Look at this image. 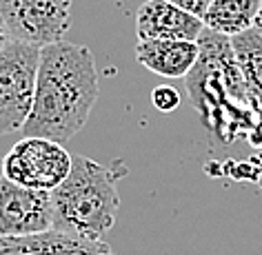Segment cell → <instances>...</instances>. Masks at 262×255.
Here are the masks:
<instances>
[{"mask_svg": "<svg viewBox=\"0 0 262 255\" xmlns=\"http://www.w3.org/2000/svg\"><path fill=\"white\" fill-rule=\"evenodd\" d=\"M205 31L202 18L180 9L169 0H147L136 11L138 40H193Z\"/></svg>", "mask_w": 262, "mask_h": 255, "instance_id": "ba28073f", "label": "cell"}, {"mask_svg": "<svg viewBox=\"0 0 262 255\" xmlns=\"http://www.w3.org/2000/svg\"><path fill=\"white\" fill-rule=\"evenodd\" d=\"M42 47L9 40L0 54V135L23 131L36 98Z\"/></svg>", "mask_w": 262, "mask_h": 255, "instance_id": "277c9868", "label": "cell"}, {"mask_svg": "<svg viewBox=\"0 0 262 255\" xmlns=\"http://www.w3.org/2000/svg\"><path fill=\"white\" fill-rule=\"evenodd\" d=\"M0 255H116L102 240H87L78 235L49 228L45 233L25 238H0Z\"/></svg>", "mask_w": 262, "mask_h": 255, "instance_id": "9c48e42d", "label": "cell"}, {"mask_svg": "<svg viewBox=\"0 0 262 255\" xmlns=\"http://www.w3.org/2000/svg\"><path fill=\"white\" fill-rule=\"evenodd\" d=\"M198 44L200 58L185 80L189 100L202 113L205 122L218 118L220 111L229 107L255 100L235 60L231 38L205 27L202 36L198 38Z\"/></svg>", "mask_w": 262, "mask_h": 255, "instance_id": "3957f363", "label": "cell"}, {"mask_svg": "<svg viewBox=\"0 0 262 255\" xmlns=\"http://www.w3.org/2000/svg\"><path fill=\"white\" fill-rule=\"evenodd\" d=\"M54 228L51 191L27 189L0 175V238H25Z\"/></svg>", "mask_w": 262, "mask_h": 255, "instance_id": "52a82bcc", "label": "cell"}, {"mask_svg": "<svg viewBox=\"0 0 262 255\" xmlns=\"http://www.w3.org/2000/svg\"><path fill=\"white\" fill-rule=\"evenodd\" d=\"M262 9V0H213L202 18L207 29L233 38L253 29Z\"/></svg>", "mask_w": 262, "mask_h": 255, "instance_id": "8fae6325", "label": "cell"}, {"mask_svg": "<svg viewBox=\"0 0 262 255\" xmlns=\"http://www.w3.org/2000/svg\"><path fill=\"white\" fill-rule=\"evenodd\" d=\"M169 3L178 5L180 9H185V11H189V14H193V16H198V18H205L209 7L213 5V0H169Z\"/></svg>", "mask_w": 262, "mask_h": 255, "instance_id": "5bb4252c", "label": "cell"}, {"mask_svg": "<svg viewBox=\"0 0 262 255\" xmlns=\"http://www.w3.org/2000/svg\"><path fill=\"white\" fill-rule=\"evenodd\" d=\"M0 20L11 40L47 47L67 36L71 0H0Z\"/></svg>", "mask_w": 262, "mask_h": 255, "instance_id": "8992f818", "label": "cell"}, {"mask_svg": "<svg viewBox=\"0 0 262 255\" xmlns=\"http://www.w3.org/2000/svg\"><path fill=\"white\" fill-rule=\"evenodd\" d=\"M9 34H7V29H5V25H3V20H0V54H3V49L9 44Z\"/></svg>", "mask_w": 262, "mask_h": 255, "instance_id": "9a60e30c", "label": "cell"}, {"mask_svg": "<svg viewBox=\"0 0 262 255\" xmlns=\"http://www.w3.org/2000/svg\"><path fill=\"white\" fill-rule=\"evenodd\" d=\"M100 96L96 60L89 47L67 40L42 47L34 109L23 135L69 142L87 124Z\"/></svg>", "mask_w": 262, "mask_h": 255, "instance_id": "6da1fadb", "label": "cell"}, {"mask_svg": "<svg viewBox=\"0 0 262 255\" xmlns=\"http://www.w3.org/2000/svg\"><path fill=\"white\" fill-rule=\"evenodd\" d=\"M151 102H154V107L158 111H162V113H169V111H173V109L180 107L182 98H180L178 91L171 87V84H160V87L154 89Z\"/></svg>", "mask_w": 262, "mask_h": 255, "instance_id": "4fadbf2b", "label": "cell"}, {"mask_svg": "<svg viewBox=\"0 0 262 255\" xmlns=\"http://www.w3.org/2000/svg\"><path fill=\"white\" fill-rule=\"evenodd\" d=\"M231 44L249 91L255 100L262 102V34L253 27L240 36H233Z\"/></svg>", "mask_w": 262, "mask_h": 255, "instance_id": "7c38bea8", "label": "cell"}, {"mask_svg": "<svg viewBox=\"0 0 262 255\" xmlns=\"http://www.w3.org/2000/svg\"><path fill=\"white\" fill-rule=\"evenodd\" d=\"M118 175L114 169L78 155L69 178L56 191H51L54 202V228L78 238L100 240L111 231L118 218L116 189Z\"/></svg>", "mask_w": 262, "mask_h": 255, "instance_id": "7a4b0ae2", "label": "cell"}, {"mask_svg": "<svg viewBox=\"0 0 262 255\" xmlns=\"http://www.w3.org/2000/svg\"><path fill=\"white\" fill-rule=\"evenodd\" d=\"M255 29L262 34V9H260V16H258V22H255Z\"/></svg>", "mask_w": 262, "mask_h": 255, "instance_id": "2e32d148", "label": "cell"}, {"mask_svg": "<svg viewBox=\"0 0 262 255\" xmlns=\"http://www.w3.org/2000/svg\"><path fill=\"white\" fill-rule=\"evenodd\" d=\"M200 58L193 40H138L136 60L162 78H187Z\"/></svg>", "mask_w": 262, "mask_h": 255, "instance_id": "30bf717a", "label": "cell"}, {"mask_svg": "<svg viewBox=\"0 0 262 255\" xmlns=\"http://www.w3.org/2000/svg\"><path fill=\"white\" fill-rule=\"evenodd\" d=\"M74 169V158L64 145L38 135H25L3 158V175L38 191H56Z\"/></svg>", "mask_w": 262, "mask_h": 255, "instance_id": "5b68a950", "label": "cell"}]
</instances>
